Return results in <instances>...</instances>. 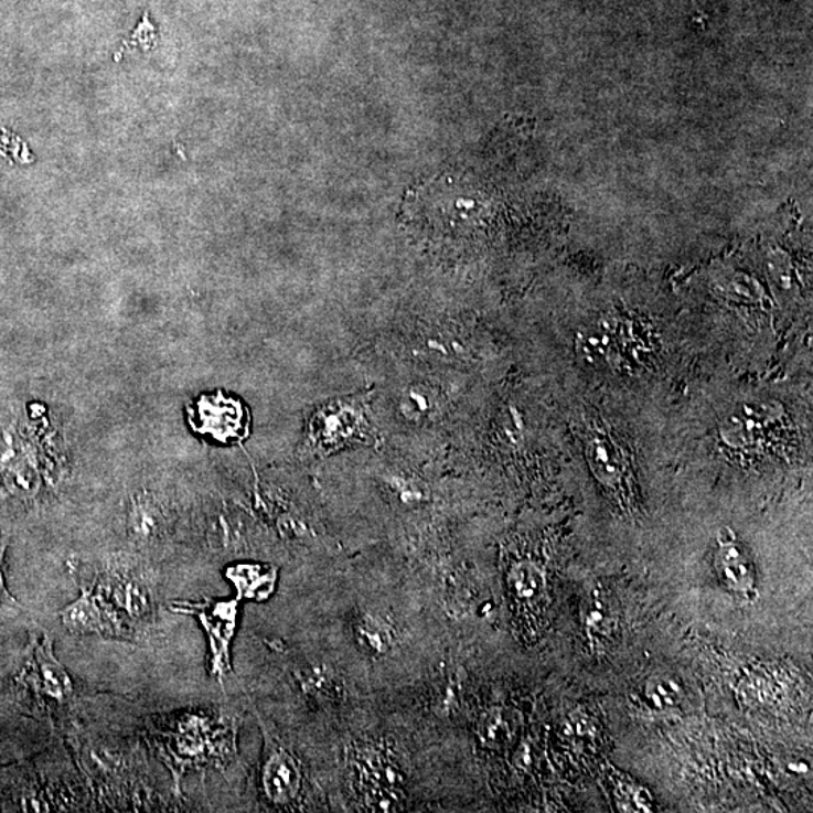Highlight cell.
Instances as JSON below:
<instances>
[{
	"mask_svg": "<svg viewBox=\"0 0 813 813\" xmlns=\"http://www.w3.org/2000/svg\"><path fill=\"white\" fill-rule=\"evenodd\" d=\"M29 681L41 695L64 704L73 696L72 676L53 654L51 639L43 638L32 651V663L28 664Z\"/></svg>",
	"mask_w": 813,
	"mask_h": 813,
	"instance_id": "9c48e42d",
	"label": "cell"
},
{
	"mask_svg": "<svg viewBox=\"0 0 813 813\" xmlns=\"http://www.w3.org/2000/svg\"><path fill=\"white\" fill-rule=\"evenodd\" d=\"M714 564L721 584L730 592L741 598H750L757 592V573L752 559L732 532H720Z\"/></svg>",
	"mask_w": 813,
	"mask_h": 813,
	"instance_id": "ba28073f",
	"label": "cell"
},
{
	"mask_svg": "<svg viewBox=\"0 0 813 813\" xmlns=\"http://www.w3.org/2000/svg\"><path fill=\"white\" fill-rule=\"evenodd\" d=\"M263 790L267 799L278 806L295 802L301 788L299 763L282 747H267L266 761L263 766Z\"/></svg>",
	"mask_w": 813,
	"mask_h": 813,
	"instance_id": "30bf717a",
	"label": "cell"
},
{
	"mask_svg": "<svg viewBox=\"0 0 813 813\" xmlns=\"http://www.w3.org/2000/svg\"><path fill=\"white\" fill-rule=\"evenodd\" d=\"M237 600L202 602H176L171 606L173 612L193 614L200 619L210 641V671L217 678H223L229 671V643L235 631L237 619Z\"/></svg>",
	"mask_w": 813,
	"mask_h": 813,
	"instance_id": "3957f363",
	"label": "cell"
},
{
	"mask_svg": "<svg viewBox=\"0 0 813 813\" xmlns=\"http://www.w3.org/2000/svg\"><path fill=\"white\" fill-rule=\"evenodd\" d=\"M190 424L201 435L222 443H234L249 436V411L238 399L222 394L202 396L190 411Z\"/></svg>",
	"mask_w": 813,
	"mask_h": 813,
	"instance_id": "277c9868",
	"label": "cell"
},
{
	"mask_svg": "<svg viewBox=\"0 0 813 813\" xmlns=\"http://www.w3.org/2000/svg\"><path fill=\"white\" fill-rule=\"evenodd\" d=\"M586 457L593 474L606 489L618 490L625 478V461L609 437L593 436L586 446Z\"/></svg>",
	"mask_w": 813,
	"mask_h": 813,
	"instance_id": "8fae6325",
	"label": "cell"
},
{
	"mask_svg": "<svg viewBox=\"0 0 813 813\" xmlns=\"http://www.w3.org/2000/svg\"><path fill=\"white\" fill-rule=\"evenodd\" d=\"M0 606H11L18 608V601L8 592L6 585V573H3V546L0 544Z\"/></svg>",
	"mask_w": 813,
	"mask_h": 813,
	"instance_id": "e0dca14e",
	"label": "cell"
},
{
	"mask_svg": "<svg viewBox=\"0 0 813 813\" xmlns=\"http://www.w3.org/2000/svg\"><path fill=\"white\" fill-rule=\"evenodd\" d=\"M81 597L60 612L65 629L76 634H100L106 638H130L131 622L106 600L93 584L81 581Z\"/></svg>",
	"mask_w": 813,
	"mask_h": 813,
	"instance_id": "7a4b0ae2",
	"label": "cell"
},
{
	"mask_svg": "<svg viewBox=\"0 0 813 813\" xmlns=\"http://www.w3.org/2000/svg\"><path fill=\"white\" fill-rule=\"evenodd\" d=\"M511 588L518 600L532 601L543 591V574L532 564L517 565L511 573Z\"/></svg>",
	"mask_w": 813,
	"mask_h": 813,
	"instance_id": "5bb4252c",
	"label": "cell"
},
{
	"mask_svg": "<svg viewBox=\"0 0 813 813\" xmlns=\"http://www.w3.org/2000/svg\"><path fill=\"white\" fill-rule=\"evenodd\" d=\"M683 688L668 676H654L643 687V700L652 712H674L683 703Z\"/></svg>",
	"mask_w": 813,
	"mask_h": 813,
	"instance_id": "4fadbf2b",
	"label": "cell"
},
{
	"mask_svg": "<svg viewBox=\"0 0 813 813\" xmlns=\"http://www.w3.org/2000/svg\"><path fill=\"white\" fill-rule=\"evenodd\" d=\"M98 589L129 621H147L152 614V596L146 581L129 571H110L93 581Z\"/></svg>",
	"mask_w": 813,
	"mask_h": 813,
	"instance_id": "52a82bcc",
	"label": "cell"
},
{
	"mask_svg": "<svg viewBox=\"0 0 813 813\" xmlns=\"http://www.w3.org/2000/svg\"><path fill=\"white\" fill-rule=\"evenodd\" d=\"M356 635L363 648L374 654H383L391 645V631L382 621L363 617L356 624Z\"/></svg>",
	"mask_w": 813,
	"mask_h": 813,
	"instance_id": "9a60e30c",
	"label": "cell"
},
{
	"mask_svg": "<svg viewBox=\"0 0 813 813\" xmlns=\"http://www.w3.org/2000/svg\"><path fill=\"white\" fill-rule=\"evenodd\" d=\"M510 737V730H507L506 720L502 719V716H490L489 720L484 724V738L490 742H502L506 741Z\"/></svg>",
	"mask_w": 813,
	"mask_h": 813,
	"instance_id": "2e32d148",
	"label": "cell"
},
{
	"mask_svg": "<svg viewBox=\"0 0 813 813\" xmlns=\"http://www.w3.org/2000/svg\"><path fill=\"white\" fill-rule=\"evenodd\" d=\"M148 734L171 769L176 785L188 771L222 762L234 746V730L229 725L212 714L190 709L152 717Z\"/></svg>",
	"mask_w": 813,
	"mask_h": 813,
	"instance_id": "6da1fadb",
	"label": "cell"
},
{
	"mask_svg": "<svg viewBox=\"0 0 813 813\" xmlns=\"http://www.w3.org/2000/svg\"><path fill=\"white\" fill-rule=\"evenodd\" d=\"M773 403L742 404L729 413L720 425V436L732 448L761 445L778 422L782 410Z\"/></svg>",
	"mask_w": 813,
	"mask_h": 813,
	"instance_id": "8992f818",
	"label": "cell"
},
{
	"mask_svg": "<svg viewBox=\"0 0 813 813\" xmlns=\"http://www.w3.org/2000/svg\"><path fill=\"white\" fill-rule=\"evenodd\" d=\"M226 576L237 588L238 598L264 600L274 592L275 569L263 567V565H237V567L229 568Z\"/></svg>",
	"mask_w": 813,
	"mask_h": 813,
	"instance_id": "7c38bea8",
	"label": "cell"
},
{
	"mask_svg": "<svg viewBox=\"0 0 813 813\" xmlns=\"http://www.w3.org/2000/svg\"><path fill=\"white\" fill-rule=\"evenodd\" d=\"M357 782L366 802L377 811H389L402 796L398 769L378 750H365L356 758Z\"/></svg>",
	"mask_w": 813,
	"mask_h": 813,
	"instance_id": "5b68a950",
	"label": "cell"
}]
</instances>
